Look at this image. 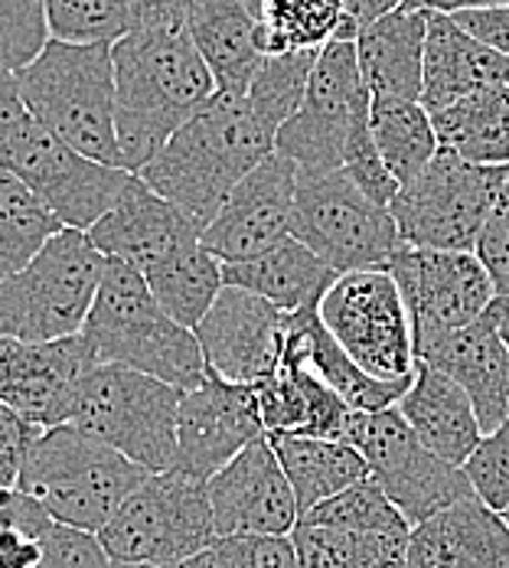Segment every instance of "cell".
<instances>
[{"label": "cell", "instance_id": "cell-54", "mask_svg": "<svg viewBox=\"0 0 509 568\" xmlns=\"http://www.w3.org/2000/svg\"><path fill=\"white\" fill-rule=\"evenodd\" d=\"M487 317L493 321V327L500 331V337H503L509 349V294H497L493 297V304L487 307Z\"/></svg>", "mask_w": 509, "mask_h": 568}, {"label": "cell", "instance_id": "cell-12", "mask_svg": "<svg viewBox=\"0 0 509 568\" xmlns=\"http://www.w3.org/2000/svg\"><path fill=\"white\" fill-rule=\"evenodd\" d=\"M343 353L373 379H415L411 324L396 278L386 268L339 275L317 307Z\"/></svg>", "mask_w": 509, "mask_h": 568}, {"label": "cell", "instance_id": "cell-7", "mask_svg": "<svg viewBox=\"0 0 509 568\" xmlns=\"http://www.w3.org/2000/svg\"><path fill=\"white\" fill-rule=\"evenodd\" d=\"M180 398V389L147 373L99 363L75 393L69 425L105 442L138 467L164 474L176 467Z\"/></svg>", "mask_w": 509, "mask_h": 568}, {"label": "cell", "instance_id": "cell-50", "mask_svg": "<svg viewBox=\"0 0 509 568\" xmlns=\"http://www.w3.org/2000/svg\"><path fill=\"white\" fill-rule=\"evenodd\" d=\"M131 27L141 23H190V13L200 0H128Z\"/></svg>", "mask_w": 509, "mask_h": 568}, {"label": "cell", "instance_id": "cell-34", "mask_svg": "<svg viewBox=\"0 0 509 568\" xmlns=\"http://www.w3.org/2000/svg\"><path fill=\"white\" fill-rule=\"evenodd\" d=\"M144 282L170 321H176L186 331H193L210 314V307L226 287L223 262L203 245V239L176 248L170 258L144 275Z\"/></svg>", "mask_w": 509, "mask_h": 568}, {"label": "cell", "instance_id": "cell-3", "mask_svg": "<svg viewBox=\"0 0 509 568\" xmlns=\"http://www.w3.org/2000/svg\"><path fill=\"white\" fill-rule=\"evenodd\" d=\"M82 337L99 363L147 373L180 393L206 379V356L196 334L170 321L144 275L124 262L109 258Z\"/></svg>", "mask_w": 509, "mask_h": 568}, {"label": "cell", "instance_id": "cell-24", "mask_svg": "<svg viewBox=\"0 0 509 568\" xmlns=\"http://www.w3.org/2000/svg\"><path fill=\"white\" fill-rule=\"evenodd\" d=\"M418 363L441 369L467 393L483 435L497 432L509 418V349L487 314L438 343Z\"/></svg>", "mask_w": 509, "mask_h": 568}, {"label": "cell", "instance_id": "cell-38", "mask_svg": "<svg viewBox=\"0 0 509 568\" xmlns=\"http://www.w3.org/2000/svg\"><path fill=\"white\" fill-rule=\"evenodd\" d=\"M317 57L320 50H297V53H282V57H265V62L258 65L245 99L255 118L272 134H278L284 121L301 109Z\"/></svg>", "mask_w": 509, "mask_h": 568}, {"label": "cell", "instance_id": "cell-17", "mask_svg": "<svg viewBox=\"0 0 509 568\" xmlns=\"http://www.w3.org/2000/svg\"><path fill=\"white\" fill-rule=\"evenodd\" d=\"M95 366L82 334L50 343L0 337V402L37 428L69 425L75 393Z\"/></svg>", "mask_w": 509, "mask_h": 568}, {"label": "cell", "instance_id": "cell-27", "mask_svg": "<svg viewBox=\"0 0 509 568\" xmlns=\"http://www.w3.org/2000/svg\"><path fill=\"white\" fill-rule=\"evenodd\" d=\"M396 408L421 438V445L454 467H464L483 442L474 402L451 376L435 366H415V379Z\"/></svg>", "mask_w": 509, "mask_h": 568}, {"label": "cell", "instance_id": "cell-21", "mask_svg": "<svg viewBox=\"0 0 509 568\" xmlns=\"http://www.w3.org/2000/svg\"><path fill=\"white\" fill-rule=\"evenodd\" d=\"M203 229L206 226L196 216L164 200L138 173H131L118 203L85 235L105 258L124 262L147 275L176 248L200 242Z\"/></svg>", "mask_w": 509, "mask_h": 568}, {"label": "cell", "instance_id": "cell-13", "mask_svg": "<svg viewBox=\"0 0 509 568\" xmlns=\"http://www.w3.org/2000/svg\"><path fill=\"white\" fill-rule=\"evenodd\" d=\"M386 272L396 278L408 311L415 359L431 353L457 331L477 324L497 297V287L474 252L401 245Z\"/></svg>", "mask_w": 509, "mask_h": 568}, {"label": "cell", "instance_id": "cell-5", "mask_svg": "<svg viewBox=\"0 0 509 568\" xmlns=\"http://www.w3.org/2000/svg\"><path fill=\"white\" fill-rule=\"evenodd\" d=\"M151 477V470L85 435L75 425L47 428L20 467L17 487L59 526L102 532L114 510Z\"/></svg>", "mask_w": 509, "mask_h": 568}, {"label": "cell", "instance_id": "cell-23", "mask_svg": "<svg viewBox=\"0 0 509 568\" xmlns=\"http://www.w3.org/2000/svg\"><path fill=\"white\" fill-rule=\"evenodd\" d=\"M258 396L265 435H297L346 442L353 408L301 359L282 356L278 369L252 386Z\"/></svg>", "mask_w": 509, "mask_h": 568}, {"label": "cell", "instance_id": "cell-20", "mask_svg": "<svg viewBox=\"0 0 509 568\" xmlns=\"http://www.w3.org/2000/svg\"><path fill=\"white\" fill-rule=\"evenodd\" d=\"M220 539L226 536H291L301 523L294 490L272 442L248 445L235 460L206 480Z\"/></svg>", "mask_w": 509, "mask_h": 568}, {"label": "cell", "instance_id": "cell-42", "mask_svg": "<svg viewBox=\"0 0 509 568\" xmlns=\"http://www.w3.org/2000/svg\"><path fill=\"white\" fill-rule=\"evenodd\" d=\"M464 474L490 510H509V418L497 432L483 435L480 448L464 464Z\"/></svg>", "mask_w": 509, "mask_h": 568}, {"label": "cell", "instance_id": "cell-44", "mask_svg": "<svg viewBox=\"0 0 509 568\" xmlns=\"http://www.w3.org/2000/svg\"><path fill=\"white\" fill-rule=\"evenodd\" d=\"M37 568H114V562L95 532L57 523L53 532L43 539V559Z\"/></svg>", "mask_w": 509, "mask_h": 568}, {"label": "cell", "instance_id": "cell-47", "mask_svg": "<svg viewBox=\"0 0 509 568\" xmlns=\"http://www.w3.org/2000/svg\"><path fill=\"white\" fill-rule=\"evenodd\" d=\"M57 519L43 510L30 494L20 487H0V532H23L30 539H47Z\"/></svg>", "mask_w": 509, "mask_h": 568}, {"label": "cell", "instance_id": "cell-4", "mask_svg": "<svg viewBox=\"0 0 509 568\" xmlns=\"http://www.w3.org/2000/svg\"><path fill=\"white\" fill-rule=\"evenodd\" d=\"M30 118L79 154L124 171L114 128V59L109 43H59L17 72Z\"/></svg>", "mask_w": 509, "mask_h": 568}, {"label": "cell", "instance_id": "cell-9", "mask_svg": "<svg viewBox=\"0 0 509 568\" xmlns=\"http://www.w3.org/2000/svg\"><path fill=\"white\" fill-rule=\"evenodd\" d=\"M507 183L509 168H480L438 151L411 183L398 186L389 206L401 242L408 248L477 252Z\"/></svg>", "mask_w": 509, "mask_h": 568}, {"label": "cell", "instance_id": "cell-56", "mask_svg": "<svg viewBox=\"0 0 509 568\" xmlns=\"http://www.w3.org/2000/svg\"><path fill=\"white\" fill-rule=\"evenodd\" d=\"M235 3H238L248 17H255V20H258V17H262V10H265V0H235Z\"/></svg>", "mask_w": 509, "mask_h": 568}, {"label": "cell", "instance_id": "cell-36", "mask_svg": "<svg viewBox=\"0 0 509 568\" xmlns=\"http://www.w3.org/2000/svg\"><path fill=\"white\" fill-rule=\"evenodd\" d=\"M369 128H373V141H376L389 173L396 176L398 186L411 183L441 151L435 121L421 102L373 99Z\"/></svg>", "mask_w": 509, "mask_h": 568}, {"label": "cell", "instance_id": "cell-55", "mask_svg": "<svg viewBox=\"0 0 509 568\" xmlns=\"http://www.w3.org/2000/svg\"><path fill=\"white\" fill-rule=\"evenodd\" d=\"M114 568H213V556L203 552V556H193V559H183V562H167V566H118Z\"/></svg>", "mask_w": 509, "mask_h": 568}, {"label": "cell", "instance_id": "cell-16", "mask_svg": "<svg viewBox=\"0 0 509 568\" xmlns=\"http://www.w3.org/2000/svg\"><path fill=\"white\" fill-rule=\"evenodd\" d=\"M268 438L252 386L226 383L206 369V379L183 393L176 415V470L213 480L248 445Z\"/></svg>", "mask_w": 509, "mask_h": 568}, {"label": "cell", "instance_id": "cell-57", "mask_svg": "<svg viewBox=\"0 0 509 568\" xmlns=\"http://www.w3.org/2000/svg\"><path fill=\"white\" fill-rule=\"evenodd\" d=\"M503 516H507V523H509V510H507V513H503Z\"/></svg>", "mask_w": 509, "mask_h": 568}, {"label": "cell", "instance_id": "cell-6", "mask_svg": "<svg viewBox=\"0 0 509 568\" xmlns=\"http://www.w3.org/2000/svg\"><path fill=\"white\" fill-rule=\"evenodd\" d=\"M109 258L79 229H62L47 248L0 287V337L23 343L82 334Z\"/></svg>", "mask_w": 509, "mask_h": 568}, {"label": "cell", "instance_id": "cell-10", "mask_svg": "<svg viewBox=\"0 0 509 568\" xmlns=\"http://www.w3.org/2000/svg\"><path fill=\"white\" fill-rule=\"evenodd\" d=\"M291 235L337 275L386 268L405 245L393 210L369 200L343 171L297 173Z\"/></svg>", "mask_w": 509, "mask_h": 568}, {"label": "cell", "instance_id": "cell-32", "mask_svg": "<svg viewBox=\"0 0 509 568\" xmlns=\"http://www.w3.org/2000/svg\"><path fill=\"white\" fill-rule=\"evenodd\" d=\"M431 121L441 151L480 168H509V85L480 89L431 112Z\"/></svg>", "mask_w": 509, "mask_h": 568}, {"label": "cell", "instance_id": "cell-46", "mask_svg": "<svg viewBox=\"0 0 509 568\" xmlns=\"http://www.w3.org/2000/svg\"><path fill=\"white\" fill-rule=\"evenodd\" d=\"M474 255L483 262L497 294H509V183L497 210H493V216H490V223L483 229V235H480V242H477Z\"/></svg>", "mask_w": 509, "mask_h": 568}, {"label": "cell", "instance_id": "cell-8", "mask_svg": "<svg viewBox=\"0 0 509 568\" xmlns=\"http://www.w3.org/2000/svg\"><path fill=\"white\" fill-rule=\"evenodd\" d=\"M118 566H167L216 546V519L206 480L183 470L151 474L99 532Z\"/></svg>", "mask_w": 509, "mask_h": 568}, {"label": "cell", "instance_id": "cell-31", "mask_svg": "<svg viewBox=\"0 0 509 568\" xmlns=\"http://www.w3.org/2000/svg\"><path fill=\"white\" fill-rule=\"evenodd\" d=\"M275 455L282 460L284 477L294 490L301 519L324 500L349 490L353 484L369 477L363 455L346 442L327 438H297V435H275L268 438Z\"/></svg>", "mask_w": 509, "mask_h": 568}, {"label": "cell", "instance_id": "cell-26", "mask_svg": "<svg viewBox=\"0 0 509 568\" xmlns=\"http://www.w3.org/2000/svg\"><path fill=\"white\" fill-rule=\"evenodd\" d=\"M425 37H428V10L415 3H405L389 17L359 30L356 59L373 99L421 102Z\"/></svg>", "mask_w": 509, "mask_h": 568}, {"label": "cell", "instance_id": "cell-28", "mask_svg": "<svg viewBox=\"0 0 509 568\" xmlns=\"http://www.w3.org/2000/svg\"><path fill=\"white\" fill-rule=\"evenodd\" d=\"M282 356H294L304 366H311L353 412H386V408H396L401 396L408 393V386H411V379L383 383V379H373L369 373H363L343 353V346L330 337V331L324 327L317 307L314 311L287 314Z\"/></svg>", "mask_w": 509, "mask_h": 568}, {"label": "cell", "instance_id": "cell-39", "mask_svg": "<svg viewBox=\"0 0 509 568\" xmlns=\"http://www.w3.org/2000/svg\"><path fill=\"white\" fill-rule=\"evenodd\" d=\"M301 523L334 526V529H349V532H411L405 516L396 510V504L383 494V487L373 477H366V480L353 484L349 490L324 500Z\"/></svg>", "mask_w": 509, "mask_h": 568}, {"label": "cell", "instance_id": "cell-53", "mask_svg": "<svg viewBox=\"0 0 509 568\" xmlns=\"http://www.w3.org/2000/svg\"><path fill=\"white\" fill-rule=\"evenodd\" d=\"M431 13H460V10H480V7H507L509 0H408Z\"/></svg>", "mask_w": 509, "mask_h": 568}, {"label": "cell", "instance_id": "cell-48", "mask_svg": "<svg viewBox=\"0 0 509 568\" xmlns=\"http://www.w3.org/2000/svg\"><path fill=\"white\" fill-rule=\"evenodd\" d=\"M454 23L467 30L474 40L490 47L493 53L509 59V3L507 7H480V10H460L451 13Z\"/></svg>", "mask_w": 509, "mask_h": 568}, {"label": "cell", "instance_id": "cell-43", "mask_svg": "<svg viewBox=\"0 0 509 568\" xmlns=\"http://www.w3.org/2000/svg\"><path fill=\"white\" fill-rule=\"evenodd\" d=\"M210 556L213 568H301L291 536H226Z\"/></svg>", "mask_w": 509, "mask_h": 568}, {"label": "cell", "instance_id": "cell-35", "mask_svg": "<svg viewBox=\"0 0 509 568\" xmlns=\"http://www.w3.org/2000/svg\"><path fill=\"white\" fill-rule=\"evenodd\" d=\"M408 536L297 523L291 542L301 568H408Z\"/></svg>", "mask_w": 509, "mask_h": 568}, {"label": "cell", "instance_id": "cell-52", "mask_svg": "<svg viewBox=\"0 0 509 568\" xmlns=\"http://www.w3.org/2000/svg\"><path fill=\"white\" fill-rule=\"evenodd\" d=\"M346 3V17L353 20L356 30H366L369 23L389 17L393 10L405 7L408 0H343Z\"/></svg>", "mask_w": 509, "mask_h": 568}, {"label": "cell", "instance_id": "cell-11", "mask_svg": "<svg viewBox=\"0 0 509 568\" xmlns=\"http://www.w3.org/2000/svg\"><path fill=\"white\" fill-rule=\"evenodd\" d=\"M346 445L363 455L369 477L383 487V494L396 504L411 529L435 513L477 497L464 467L431 455L398 408L353 412Z\"/></svg>", "mask_w": 509, "mask_h": 568}, {"label": "cell", "instance_id": "cell-15", "mask_svg": "<svg viewBox=\"0 0 509 568\" xmlns=\"http://www.w3.org/2000/svg\"><path fill=\"white\" fill-rule=\"evenodd\" d=\"M0 168L20 176L62 226L79 232L95 226L131 180V171L79 154L33 118H27V124L0 148Z\"/></svg>", "mask_w": 509, "mask_h": 568}, {"label": "cell", "instance_id": "cell-30", "mask_svg": "<svg viewBox=\"0 0 509 568\" xmlns=\"http://www.w3.org/2000/svg\"><path fill=\"white\" fill-rule=\"evenodd\" d=\"M258 20L235 0H200L190 13V37L213 72L216 92L245 95L265 62L255 43Z\"/></svg>", "mask_w": 509, "mask_h": 568}, {"label": "cell", "instance_id": "cell-40", "mask_svg": "<svg viewBox=\"0 0 509 568\" xmlns=\"http://www.w3.org/2000/svg\"><path fill=\"white\" fill-rule=\"evenodd\" d=\"M50 33L59 43H109L131 30L128 0H47Z\"/></svg>", "mask_w": 509, "mask_h": 568}, {"label": "cell", "instance_id": "cell-33", "mask_svg": "<svg viewBox=\"0 0 509 568\" xmlns=\"http://www.w3.org/2000/svg\"><path fill=\"white\" fill-rule=\"evenodd\" d=\"M356 37L359 30L346 17L343 0H265L255 30L262 57L324 50L334 40L356 43Z\"/></svg>", "mask_w": 509, "mask_h": 568}, {"label": "cell", "instance_id": "cell-19", "mask_svg": "<svg viewBox=\"0 0 509 568\" xmlns=\"http://www.w3.org/2000/svg\"><path fill=\"white\" fill-rule=\"evenodd\" d=\"M284 331L287 314L242 287H223L210 314L193 327L206 369L238 386H255L278 369Z\"/></svg>", "mask_w": 509, "mask_h": 568}, {"label": "cell", "instance_id": "cell-25", "mask_svg": "<svg viewBox=\"0 0 509 568\" xmlns=\"http://www.w3.org/2000/svg\"><path fill=\"white\" fill-rule=\"evenodd\" d=\"M490 85H509V59L474 40L467 30H460L451 13L428 10L421 82V105L428 114L441 112Z\"/></svg>", "mask_w": 509, "mask_h": 568}, {"label": "cell", "instance_id": "cell-29", "mask_svg": "<svg viewBox=\"0 0 509 568\" xmlns=\"http://www.w3.org/2000/svg\"><path fill=\"white\" fill-rule=\"evenodd\" d=\"M339 275L324 265L307 245H301L294 235L278 242L258 258L223 265V282L226 287H242L248 294L265 297L275 304L282 314L297 311H314L327 297Z\"/></svg>", "mask_w": 509, "mask_h": 568}, {"label": "cell", "instance_id": "cell-1", "mask_svg": "<svg viewBox=\"0 0 509 568\" xmlns=\"http://www.w3.org/2000/svg\"><path fill=\"white\" fill-rule=\"evenodd\" d=\"M114 128L124 171L141 173L170 138L200 112L216 82L190 23H141L112 47Z\"/></svg>", "mask_w": 509, "mask_h": 568}, {"label": "cell", "instance_id": "cell-2", "mask_svg": "<svg viewBox=\"0 0 509 568\" xmlns=\"http://www.w3.org/2000/svg\"><path fill=\"white\" fill-rule=\"evenodd\" d=\"M268 154H275V134L255 118L248 99L216 92L138 176L210 226L228 193Z\"/></svg>", "mask_w": 509, "mask_h": 568}, {"label": "cell", "instance_id": "cell-14", "mask_svg": "<svg viewBox=\"0 0 509 568\" xmlns=\"http://www.w3.org/2000/svg\"><path fill=\"white\" fill-rule=\"evenodd\" d=\"M373 95L363 82L356 43L334 40L314 62L301 109L275 134V151L297 173L343 171V154L356 121L369 112Z\"/></svg>", "mask_w": 509, "mask_h": 568}, {"label": "cell", "instance_id": "cell-51", "mask_svg": "<svg viewBox=\"0 0 509 568\" xmlns=\"http://www.w3.org/2000/svg\"><path fill=\"white\" fill-rule=\"evenodd\" d=\"M43 559V542L23 532H0V568H37Z\"/></svg>", "mask_w": 509, "mask_h": 568}, {"label": "cell", "instance_id": "cell-18", "mask_svg": "<svg viewBox=\"0 0 509 568\" xmlns=\"http://www.w3.org/2000/svg\"><path fill=\"white\" fill-rule=\"evenodd\" d=\"M294 196L297 168L275 151L228 193L223 210L203 229V245L223 265L265 255L291 239Z\"/></svg>", "mask_w": 509, "mask_h": 568}, {"label": "cell", "instance_id": "cell-22", "mask_svg": "<svg viewBox=\"0 0 509 568\" xmlns=\"http://www.w3.org/2000/svg\"><path fill=\"white\" fill-rule=\"evenodd\" d=\"M408 568H509V523L480 497L435 513L408 536Z\"/></svg>", "mask_w": 509, "mask_h": 568}, {"label": "cell", "instance_id": "cell-41", "mask_svg": "<svg viewBox=\"0 0 509 568\" xmlns=\"http://www.w3.org/2000/svg\"><path fill=\"white\" fill-rule=\"evenodd\" d=\"M47 0H0V65L27 69L50 47Z\"/></svg>", "mask_w": 509, "mask_h": 568}, {"label": "cell", "instance_id": "cell-37", "mask_svg": "<svg viewBox=\"0 0 509 568\" xmlns=\"http://www.w3.org/2000/svg\"><path fill=\"white\" fill-rule=\"evenodd\" d=\"M62 229L20 176L0 168V287L17 278Z\"/></svg>", "mask_w": 509, "mask_h": 568}, {"label": "cell", "instance_id": "cell-49", "mask_svg": "<svg viewBox=\"0 0 509 568\" xmlns=\"http://www.w3.org/2000/svg\"><path fill=\"white\" fill-rule=\"evenodd\" d=\"M27 105L20 99V85H17V72H10L7 65H0V148L27 124Z\"/></svg>", "mask_w": 509, "mask_h": 568}, {"label": "cell", "instance_id": "cell-45", "mask_svg": "<svg viewBox=\"0 0 509 568\" xmlns=\"http://www.w3.org/2000/svg\"><path fill=\"white\" fill-rule=\"evenodd\" d=\"M43 432L47 428H37L33 422L20 418L13 408L0 402V487H17L20 467Z\"/></svg>", "mask_w": 509, "mask_h": 568}]
</instances>
